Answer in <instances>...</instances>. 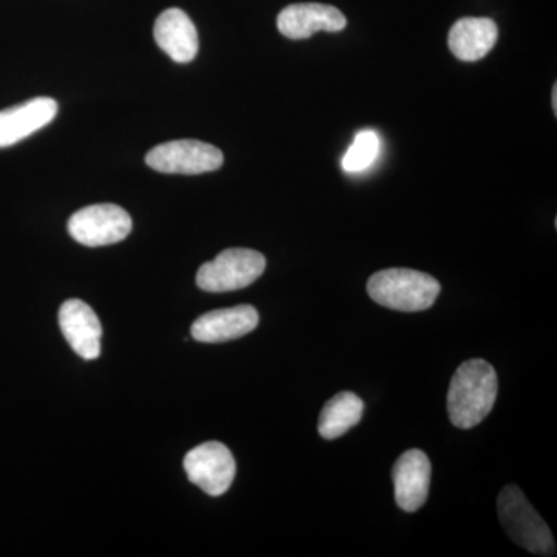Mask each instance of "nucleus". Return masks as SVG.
Instances as JSON below:
<instances>
[{
    "instance_id": "obj_9",
    "label": "nucleus",
    "mask_w": 557,
    "mask_h": 557,
    "mask_svg": "<svg viewBox=\"0 0 557 557\" xmlns=\"http://www.w3.org/2000/svg\"><path fill=\"white\" fill-rule=\"evenodd\" d=\"M346 25V16L325 3H293L277 16L278 32L295 40L309 39L318 32H343Z\"/></svg>"
},
{
    "instance_id": "obj_7",
    "label": "nucleus",
    "mask_w": 557,
    "mask_h": 557,
    "mask_svg": "<svg viewBox=\"0 0 557 557\" xmlns=\"http://www.w3.org/2000/svg\"><path fill=\"white\" fill-rule=\"evenodd\" d=\"M185 471L194 485L209 496L218 497L233 485L236 460L223 443L208 442L186 454Z\"/></svg>"
},
{
    "instance_id": "obj_5",
    "label": "nucleus",
    "mask_w": 557,
    "mask_h": 557,
    "mask_svg": "<svg viewBox=\"0 0 557 557\" xmlns=\"http://www.w3.org/2000/svg\"><path fill=\"white\" fill-rule=\"evenodd\" d=\"M146 164L163 174L197 175L220 170L223 153L199 139H174L150 149Z\"/></svg>"
},
{
    "instance_id": "obj_17",
    "label": "nucleus",
    "mask_w": 557,
    "mask_h": 557,
    "mask_svg": "<svg viewBox=\"0 0 557 557\" xmlns=\"http://www.w3.org/2000/svg\"><path fill=\"white\" fill-rule=\"evenodd\" d=\"M553 109L557 112V86L553 89Z\"/></svg>"
},
{
    "instance_id": "obj_4",
    "label": "nucleus",
    "mask_w": 557,
    "mask_h": 557,
    "mask_svg": "<svg viewBox=\"0 0 557 557\" xmlns=\"http://www.w3.org/2000/svg\"><path fill=\"white\" fill-rule=\"evenodd\" d=\"M265 267V258L255 249H225L218 258L200 267L197 285L209 293L236 292L255 284Z\"/></svg>"
},
{
    "instance_id": "obj_10",
    "label": "nucleus",
    "mask_w": 557,
    "mask_h": 557,
    "mask_svg": "<svg viewBox=\"0 0 557 557\" xmlns=\"http://www.w3.org/2000/svg\"><path fill=\"white\" fill-rule=\"evenodd\" d=\"M58 113L53 98L39 97L0 110V149L10 148L51 123Z\"/></svg>"
},
{
    "instance_id": "obj_8",
    "label": "nucleus",
    "mask_w": 557,
    "mask_h": 557,
    "mask_svg": "<svg viewBox=\"0 0 557 557\" xmlns=\"http://www.w3.org/2000/svg\"><path fill=\"white\" fill-rule=\"evenodd\" d=\"M431 460L423 450L409 449L399 456L392 469L395 500L403 511L416 512L428 500L431 485Z\"/></svg>"
},
{
    "instance_id": "obj_3",
    "label": "nucleus",
    "mask_w": 557,
    "mask_h": 557,
    "mask_svg": "<svg viewBox=\"0 0 557 557\" xmlns=\"http://www.w3.org/2000/svg\"><path fill=\"white\" fill-rule=\"evenodd\" d=\"M497 515L505 533L519 547L536 556H555L556 544L552 531L541 515L527 500L519 486L508 485L497 500Z\"/></svg>"
},
{
    "instance_id": "obj_11",
    "label": "nucleus",
    "mask_w": 557,
    "mask_h": 557,
    "mask_svg": "<svg viewBox=\"0 0 557 557\" xmlns=\"http://www.w3.org/2000/svg\"><path fill=\"white\" fill-rule=\"evenodd\" d=\"M60 325L70 347L81 358L100 357L102 327L90 306L79 299L65 300L60 309Z\"/></svg>"
},
{
    "instance_id": "obj_13",
    "label": "nucleus",
    "mask_w": 557,
    "mask_h": 557,
    "mask_svg": "<svg viewBox=\"0 0 557 557\" xmlns=\"http://www.w3.org/2000/svg\"><path fill=\"white\" fill-rule=\"evenodd\" d=\"M153 38L160 49L178 64H188L199 53V33L183 10L163 11L153 25Z\"/></svg>"
},
{
    "instance_id": "obj_12",
    "label": "nucleus",
    "mask_w": 557,
    "mask_h": 557,
    "mask_svg": "<svg viewBox=\"0 0 557 557\" xmlns=\"http://www.w3.org/2000/svg\"><path fill=\"white\" fill-rule=\"evenodd\" d=\"M259 313L252 306H237L233 309L209 311L193 324L190 335L199 343H226L242 338L258 327Z\"/></svg>"
},
{
    "instance_id": "obj_1",
    "label": "nucleus",
    "mask_w": 557,
    "mask_h": 557,
    "mask_svg": "<svg viewBox=\"0 0 557 557\" xmlns=\"http://www.w3.org/2000/svg\"><path fill=\"white\" fill-rule=\"evenodd\" d=\"M498 392L496 370L485 359H469L454 373L448 392L450 423L471 429L482 423L494 408Z\"/></svg>"
},
{
    "instance_id": "obj_2",
    "label": "nucleus",
    "mask_w": 557,
    "mask_h": 557,
    "mask_svg": "<svg viewBox=\"0 0 557 557\" xmlns=\"http://www.w3.org/2000/svg\"><path fill=\"white\" fill-rule=\"evenodd\" d=\"M370 298L386 309L423 311L431 309L437 300L442 287L431 274L409 269L379 271L368 282Z\"/></svg>"
},
{
    "instance_id": "obj_16",
    "label": "nucleus",
    "mask_w": 557,
    "mask_h": 557,
    "mask_svg": "<svg viewBox=\"0 0 557 557\" xmlns=\"http://www.w3.org/2000/svg\"><path fill=\"white\" fill-rule=\"evenodd\" d=\"M379 156V134L375 131H362L355 137V141L351 143L341 164H343L344 171L357 174V172L369 170Z\"/></svg>"
},
{
    "instance_id": "obj_15",
    "label": "nucleus",
    "mask_w": 557,
    "mask_h": 557,
    "mask_svg": "<svg viewBox=\"0 0 557 557\" xmlns=\"http://www.w3.org/2000/svg\"><path fill=\"white\" fill-rule=\"evenodd\" d=\"M364 413V401L354 392H341L325 403L319 416V435L325 440H335L357 426Z\"/></svg>"
},
{
    "instance_id": "obj_6",
    "label": "nucleus",
    "mask_w": 557,
    "mask_h": 557,
    "mask_svg": "<svg viewBox=\"0 0 557 557\" xmlns=\"http://www.w3.org/2000/svg\"><path fill=\"white\" fill-rule=\"evenodd\" d=\"M132 219L119 205H91L79 209L69 220V233L86 247H106L126 239Z\"/></svg>"
},
{
    "instance_id": "obj_14",
    "label": "nucleus",
    "mask_w": 557,
    "mask_h": 557,
    "mask_svg": "<svg viewBox=\"0 0 557 557\" xmlns=\"http://www.w3.org/2000/svg\"><path fill=\"white\" fill-rule=\"evenodd\" d=\"M498 28L487 17H465L457 21L449 32V50L457 60L475 62L483 60L496 46Z\"/></svg>"
}]
</instances>
